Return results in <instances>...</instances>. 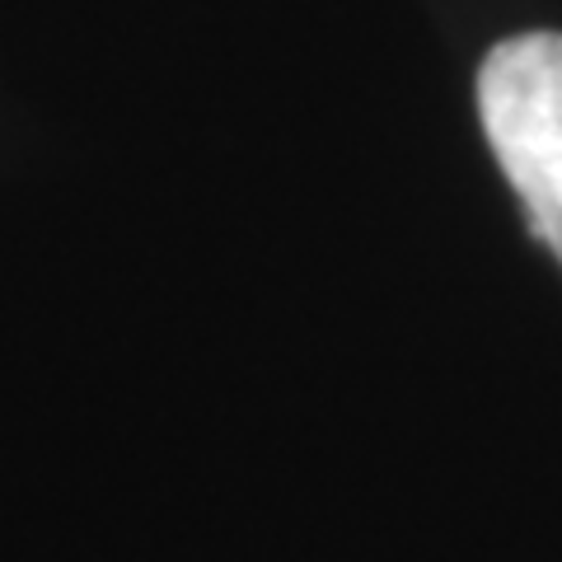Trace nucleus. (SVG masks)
Instances as JSON below:
<instances>
[{"instance_id":"nucleus-1","label":"nucleus","mask_w":562,"mask_h":562,"mask_svg":"<svg viewBox=\"0 0 562 562\" xmlns=\"http://www.w3.org/2000/svg\"><path fill=\"white\" fill-rule=\"evenodd\" d=\"M479 117L535 239L562 262V33H516L487 52Z\"/></svg>"}]
</instances>
